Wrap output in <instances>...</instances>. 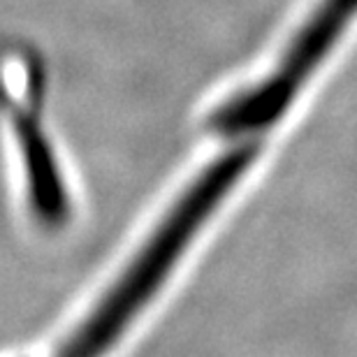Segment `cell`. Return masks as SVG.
<instances>
[{
	"mask_svg": "<svg viewBox=\"0 0 357 357\" xmlns=\"http://www.w3.org/2000/svg\"><path fill=\"white\" fill-rule=\"evenodd\" d=\"M357 17V0H320L267 79L225 100L209 116L213 132L253 139L281 121Z\"/></svg>",
	"mask_w": 357,
	"mask_h": 357,
	"instance_id": "2",
	"label": "cell"
},
{
	"mask_svg": "<svg viewBox=\"0 0 357 357\" xmlns=\"http://www.w3.org/2000/svg\"><path fill=\"white\" fill-rule=\"evenodd\" d=\"M260 144L246 139L211 162L204 172L174 199L151 234L142 241L130 262L119 271L116 281L93 304L73 334L63 339L52 357H107L123 339L130 325L165 288L183 255L195 244L199 232L220 209L255 158Z\"/></svg>",
	"mask_w": 357,
	"mask_h": 357,
	"instance_id": "1",
	"label": "cell"
},
{
	"mask_svg": "<svg viewBox=\"0 0 357 357\" xmlns=\"http://www.w3.org/2000/svg\"><path fill=\"white\" fill-rule=\"evenodd\" d=\"M12 123L21 160H24L28 209L33 211L38 223L56 230V227L68 223L73 206H70L66 178L61 174L52 142L47 139L35 114L17 109Z\"/></svg>",
	"mask_w": 357,
	"mask_h": 357,
	"instance_id": "3",
	"label": "cell"
}]
</instances>
